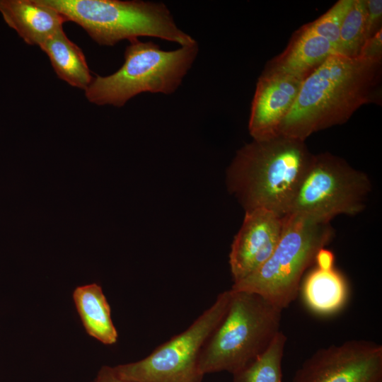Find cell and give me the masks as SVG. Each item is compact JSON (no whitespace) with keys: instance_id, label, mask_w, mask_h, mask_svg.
<instances>
[{"instance_id":"cell-1","label":"cell","mask_w":382,"mask_h":382,"mask_svg":"<svg viewBox=\"0 0 382 382\" xmlns=\"http://www.w3.org/2000/svg\"><path fill=\"white\" fill-rule=\"evenodd\" d=\"M382 62L335 53L302 82L278 134L305 141L345 123L362 105L381 103Z\"/></svg>"},{"instance_id":"cell-2","label":"cell","mask_w":382,"mask_h":382,"mask_svg":"<svg viewBox=\"0 0 382 382\" xmlns=\"http://www.w3.org/2000/svg\"><path fill=\"white\" fill-rule=\"evenodd\" d=\"M313 155L305 141L284 135L253 139L226 170L228 190L245 212L265 209L286 216Z\"/></svg>"},{"instance_id":"cell-3","label":"cell","mask_w":382,"mask_h":382,"mask_svg":"<svg viewBox=\"0 0 382 382\" xmlns=\"http://www.w3.org/2000/svg\"><path fill=\"white\" fill-rule=\"evenodd\" d=\"M231 291L225 316L201 350L199 368L203 375L238 373L260 356L280 331L282 309L257 294Z\"/></svg>"},{"instance_id":"cell-4","label":"cell","mask_w":382,"mask_h":382,"mask_svg":"<svg viewBox=\"0 0 382 382\" xmlns=\"http://www.w3.org/2000/svg\"><path fill=\"white\" fill-rule=\"evenodd\" d=\"M82 27L98 44L112 46L141 36L187 46L197 42L180 29L167 6L140 0H41Z\"/></svg>"},{"instance_id":"cell-5","label":"cell","mask_w":382,"mask_h":382,"mask_svg":"<svg viewBox=\"0 0 382 382\" xmlns=\"http://www.w3.org/2000/svg\"><path fill=\"white\" fill-rule=\"evenodd\" d=\"M125 62L111 75L93 78L85 90L88 100L98 105L122 107L144 93L170 95L181 85L198 54L197 42L165 51L152 41H129Z\"/></svg>"},{"instance_id":"cell-6","label":"cell","mask_w":382,"mask_h":382,"mask_svg":"<svg viewBox=\"0 0 382 382\" xmlns=\"http://www.w3.org/2000/svg\"><path fill=\"white\" fill-rule=\"evenodd\" d=\"M332 236L330 223L296 214L286 215L282 236L271 256L255 272L233 283L231 290L253 292L282 310L287 308L298 295L304 272Z\"/></svg>"},{"instance_id":"cell-7","label":"cell","mask_w":382,"mask_h":382,"mask_svg":"<svg viewBox=\"0 0 382 382\" xmlns=\"http://www.w3.org/2000/svg\"><path fill=\"white\" fill-rule=\"evenodd\" d=\"M371 190L368 175L342 158L328 152L314 154L289 214L330 223L337 215L361 212Z\"/></svg>"},{"instance_id":"cell-8","label":"cell","mask_w":382,"mask_h":382,"mask_svg":"<svg viewBox=\"0 0 382 382\" xmlns=\"http://www.w3.org/2000/svg\"><path fill=\"white\" fill-rule=\"evenodd\" d=\"M231 297L230 289L219 294L215 302L185 331L141 360L112 367L113 372L122 379L135 382H202L201 350L225 316Z\"/></svg>"},{"instance_id":"cell-9","label":"cell","mask_w":382,"mask_h":382,"mask_svg":"<svg viewBox=\"0 0 382 382\" xmlns=\"http://www.w3.org/2000/svg\"><path fill=\"white\" fill-rule=\"evenodd\" d=\"M292 382H382V346L350 340L319 349L296 371Z\"/></svg>"},{"instance_id":"cell-10","label":"cell","mask_w":382,"mask_h":382,"mask_svg":"<svg viewBox=\"0 0 382 382\" xmlns=\"http://www.w3.org/2000/svg\"><path fill=\"white\" fill-rule=\"evenodd\" d=\"M285 216L265 209L246 211L229 253L233 283L258 270L271 256L282 236Z\"/></svg>"},{"instance_id":"cell-11","label":"cell","mask_w":382,"mask_h":382,"mask_svg":"<svg viewBox=\"0 0 382 382\" xmlns=\"http://www.w3.org/2000/svg\"><path fill=\"white\" fill-rule=\"evenodd\" d=\"M303 79L262 71L251 103L248 130L255 140L274 137L291 109Z\"/></svg>"},{"instance_id":"cell-12","label":"cell","mask_w":382,"mask_h":382,"mask_svg":"<svg viewBox=\"0 0 382 382\" xmlns=\"http://www.w3.org/2000/svg\"><path fill=\"white\" fill-rule=\"evenodd\" d=\"M335 53L333 44L303 25L294 33L285 50L267 62L263 71L304 80Z\"/></svg>"},{"instance_id":"cell-13","label":"cell","mask_w":382,"mask_h":382,"mask_svg":"<svg viewBox=\"0 0 382 382\" xmlns=\"http://www.w3.org/2000/svg\"><path fill=\"white\" fill-rule=\"evenodd\" d=\"M0 13L6 24L28 45L39 47L63 30L66 19L41 0H0Z\"/></svg>"},{"instance_id":"cell-14","label":"cell","mask_w":382,"mask_h":382,"mask_svg":"<svg viewBox=\"0 0 382 382\" xmlns=\"http://www.w3.org/2000/svg\"><path fill=\"white\" fill-rule=\"evenodd\" d=\"M73 299L87 333L105 345L115 344L118 335L101 286L96 283L78 286Z\"/></svg>"},{"instance_id":"cell-15","label":"cell","mask_w":382,"mask_h":382,"mask_svg":"<svg viewBox=\"0 0 382 382\" xmlns=\"http://www.w3.org/2000/svg\"><path fill=\"white\" fill-rule=\"evenodd\" d=\"M50 58L57 76L69 85L86 90L93 77L79 47L60 30L46 40L40 46Z\"/></svg>"},{"instance_id":"cell-16","label":"cell","mask_w":382,"mask_h":382,"mask_svg":"<svg viewBox=\"0 0 382 382\" xmlns=\"http://www.w3.org/2000/svg\"><path fill=\"white\" fill-rule=\"evenodd\" d=\"M303 296L307 306L316 313L329 314L339 310L347 296V284L337 270H312L303 286Z\"/></svg>"},{"instance_id":"cell-17","label":"cell","mask_w":382,"mask_h":382,"mask_svg":"<svg viewBox=\"0 0 382 382\" xmlns=\"http://www.w3.org/2000/svg\"><path fill=\"white\" fill-rule=\"evenodd\" d=\"M286 340L279 331L260 356L233 375V382H282V361Z\"/></svg>"},{"instance_id":"cell-18","label":"cell","mask_w":382,"mask_h":382,"mask_svg":"<svg viewBox=\"0 0 382 382\" xmlns=\"http://www.w3.org/2000/svg\"><path fill=\"white\" fill-rule=\"evenodd\" d=\"M365 29V0H354L340 28L337 53L348 57H357L366 40Z\"/></svg>"},{"instance_id":"cell-19","label":"cell","mask_w":382,"mask_h":382,"mask_svg":"<svg viewBox=\"0 0 382 382\" xmlns=\"http://www.w3.org/2000/svg\"><path fill=\"white\" fill-rule=\"evenodd\" d=\"M354 0H340L325 13L306 26L317 35L327 39L337 48L340 28Z\"/></svg>"},{"instance_id":"cell-20","label":"cell","mask_w":382,"mask_h":382,"mask_svg":"<svg viewBox=\"0 0 382 382\" xmlns=\"http://www.w3.org/2000/svg\"><path fill=\"white\" fill-rule=\"evenodd\" d=\"M366 2V40L381 30L382 1L365 0ZM365 40V41H366Z\"/></svg>"},{"instance_id":"cell-21","label":"cell","mask_w":382,"mask_h":382,"mask_svg":"<svg viewBox=\"0 0 382 382\" xmlns=\"http://www.w3.org/2000/svg\"><path fill=\"white\" fill-rule=\"evenodd\" d=\"M359 57L382 62V30L367 39L359 50Z\"/></svg>"},{"instance_id":"cell-22","label":"cell","mask_w":382,"mask_h":382,"mask_svg":"<svg viewBox=\"0 0 382 382\" xmlns=\"http://www.w3.org/2000/svg\"><path fill=\"white\" fill-rule=\"evenodd\" d=\"M315 262L317 263V267L320 269H332L333 268L334 255L330 250L325 248H321L316 254Z\"/></svg>"},{"instance_id":"cell-23","label":"cell","mask_w":382,"mask_h":382,"mask_svg":"<svg viewBox=\"0 0 382 382\" xmlns=\"http://www.w3.org/2000/svg\"><path fill=\"white\" fill-rule=\"evenodd\" d=\"M93 382H135L122 379L117 376L112 367L104 366L98 373L96 379Z\"/></svg>"}]
</instances>
